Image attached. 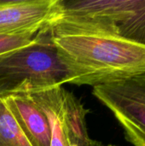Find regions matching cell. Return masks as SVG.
Segmentation results:
<instances>
[{
  "instance_id": "6da1fadb",
  "label": "cell",
  "mask_w": 145,
  "mask_h": 146,
  "mask_svg": "<svg viewBox=\"0 0 145 146\" xmlns=\"http://www.w3.org/2000/svg\"><path fill=\"white\" fill-rule=\"evenodd\" d=\"M67 71V84L92 87L145 74V46L55 18L46 26Z\"/></svg>"
},
{
  "instance_id": "7a4b0ae2",
  "label": "cell",
  "mask_w": 145,
  "mask_h": 146,
  "mask_svg": "<svg viewBox=\"0 0 145 146\" xmlns=\"http://www.w3.org/2000/svg\"><path fill=\"white\" fill-rule=\"evenodd\" d=\"M67 84V71L46 27L29 44L0 55V99Z\"/></svg>"
},
{
  "instance_id": "3957f363",
  "label": "cell",
  "mask_w": 145,
  "mask_h": 146,
  "mask_svg": "<svg viewBox=\"0 0 145 146\" xmlns=\"http://www.w3.org/2000/svg\"><path fill=\"white\" fill-rule=\"evenodd\" d=\"M56 18L145 46V0H62Z\"/></svg>"
},
{
  "instance_id": "277c9868",
  "label": "cell",
  "mask_w": 145,
  "mask_h": 146,
  "mask_svg": "<svg viewBox=\"0 0 145 146\" xmlns=\"http://www.w3.org/2000/svg\"><path fill=\"white\" fill-rule=\"evenodd\" d=\"M45 115L50 146H94L86 127V110L63 86L29 94Z\"/></svg>"
},
{
  "instance_id": "5b68a950",
  "label": "cell",
  "mask_w": 145,
  "mask_h": 146,
  "mask_svg": "<svg viewBox=\"0 0 145 146\" xmlns=\"http://www.w3.org/2000/svg\"><path fill=\"white\" fill-rule=\"evenodd\" d=\"M92 94L114 115L133 146H145V74L93 87Z\"/></svg>"
},
{
  "instance_id": "8992f818",
  "label": "cell",
  "mask_w": 145,
  "mask_h": 146,
  "mask_svg": "<svg viewBox=\"0 0 145 146\" xmlns=\"http://www.w3.org/2000/svg\"><path fill=\"white\" fill-rule=\"evenodd\" d=\"M62 0L0 1V36L44 29L61 11Z\"/></svg>"
},
{
  "instance_id": "52a82bcc",
  "label": "cell",
  "mask_w": 145,
  "mask_h": 146,
  "mask_svg": "<svg viewBox=\"0 0 145 146\" xmlns=\"http://www.w3.org/2000/svg\"><path fill=\"white\" fill-rule=\"evenodd\" d=\"M3 100L32 146H50L47 118L29 95H12Z\"/></svg>"
},
{
  "instance_id": "ba28073f",
  "label": "cell",
  "mask_w": 145,
  "mask_h": 146,
  "mask_svg": "<svg viewBox=\"0 0 145 146\" xmlns=\"http://www.w3.org/2000/svg\"><path fill=\"white\" fill-rule=\"evenodd\" d=\"M0 146H32L3 99H0Z\"/></svg>"
},
{
  "instance_id": "9c48e42d",
  "label": "cell",
  "mask_w": 145,
  "mask_h": 146,
  "mask_svg": "<svg viewBox=\"0 0 145 146\" xmlns=\"http://www.w3.org/2000/svg\"><path fill=\"white\" fill-rule=\"evenodd\" d=\"M39 32L40 31L14 36H0V55L31 44Z\"/></svg>"
},
{
  "instance_id": "30bf717a",
  "label": "cell",
  "mask_w": 145,
  "mask_h": 146,
  "mask_svg": "<svg viewBox=\"0 0 145 146\" xmlns=\"http://www.w3.org/2000/svg\"><path fill=\"white\" fill-rule=\"evenodd\" d=\"M108 146H115V145H108Z\"/></svg>"
}]
</instances>
